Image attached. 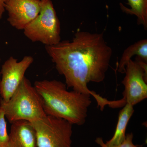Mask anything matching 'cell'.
Here are the masks:
<instances>
[{
	"instance_id": "obj_17",
	"label": "cell",
	"mask_w": 147,
	"mask_h": 147,
	"mask_svg": "<svg viewBox=\"0 0 147 147\" xmlns=\"http://www.w3.org/2000/svg\"></svg>"
},
{
	"instance_id": "obj_3",
	"label": "cell",
	"mask_w": 147,
	"mask_h": 147,
	"mask_svg": "<svg viewBox=\"0 0 147 147\" xmlns=\"http://www.w3.org/2000/svg\"><path fill=\"white\" fill-rule=\"evenodd\" d=\"M10 123L24 120L32 122L45 117L39 95L26 77L7 102L1 106Z\"/></svg>"
},
{
	"instance_id": "obj_14",
	"label": "cell",
	"mask_w": 147,
	"mask_h": 147,
	"mask_svg": "<svg viewBox=\"0 0 147 147\" xmlns=\"http://www.w3.org/2000/svg\"><path fill=\"white\" fill-rule=\"evenodd\" d=\"M133 133L132 132L126 134L124 140L121 144L117 146H108L105 144L101 137H98L95 140L96 144L101 147H143L142 146L134 145L133 142Z\"/></svg>"
},
{
	"instance_id": "obj_11",
	"label": "cell",
	"mask_w": 147,
	"mask_h": 147,
	"mask_svg": "<svg viewBox=\"0 0 147 147\" xmlns=\"http://www.w3.org/2000/svg\"><path fill=\"white\" fill-rule=\"evenodd\" d=\"M137 56L147 62V40H141L127 48L122 55L118 66V71L124 74L127 63L133 56Z\"/></svg>"
},
{
	"instance_id": "obj_6",
	"label": "cell",
	"mask_w": 147,
	"mask_h": 147,
	"mask_svg": "<svg viewBox=\"0 0 147 147\" xmlns=\"http://www.w3.org/2000/svg\"><path fill=\"white\" fill-rule=\"evenodd\" d=\"M31 123L36 134L37 147H71L73 125L68 121L46 115Z\"/></svg>"
},
{
	"instance_id": "obj_2",
	"label": "cell",
	"mask_w": 147,
	"mask_h": 147,
	"mask_svg": "<svg viewBox=\"0 0 147 147\" xmlns=\"http://www.w3.org/2000/svg\"><path fill=\"white\" fill-rule=\"evenodd\" d=\"M34 87L47 115L63 119L72 125L85 123L92 103L90 94L69 91L66 84L56 80L37 81Z\"/></svg>"
},
{
	"instance_id": "obj_9",
	"label": "cell",
	"mask_w": 147,
	"mask_h": 147,
	"mask_svg": "<svg viewBox=\"0 0 147 147\" xmlns=\"http://www.w3.org/2000/svg\"><path fill=\"white\" fill-rule=\"evenodd\" d=\"M11 124L7 147H37L36 134L31 123L21 120Z\"/></svg>"
},
{
	"instance_id": "obj_8",
	"label": "cell",
	"mask_w": 147,
	"mask_h": 147,
	"mask_svg": "<svg viewBox=\"0 0 147 147\" xmlns=\"http://www.w3.org/2000/svg\"><path fill=\"white\" fill-rule=\"evenodd\" d=\"M41 0H6L7 21L17 30H24L39 14Z\"/></svg>"
},
{
	"instance_id": "obj_1",
	"label": "cell",
	"mask_w": 147,
	"mask_h": 147,
	"mask_svg": "<svg viewBox=\"0 0 147 147\" xmlns=\"http://www.w3.org/2000/svg\"><path fill=\"white\" fill-rule=\"evenodd\" d=\"M45 48L58 72L64 76L67 86L93 96L100 110H104L109 100L88 87L90 82H103L110 65L113 50L102 33L79 31L71 41Z\"/></svg>"
},
{
	"instance_id": "obj_12",
	"label": "cell",
	"mask_w": 147,
	"mask_h": 147,
	"mask_svg": "<svg viewBox=\"0 0 147 147\" xmlns=\"http://www.w3.org/2000/svg\"><path fill=\"white\" fill-rule=\"evenodd\" d=\"M131 8L125 7L120 4L123 12L137 16V24L142 25L145 30L147 29V0H127Z\"/></svg>"
},
{
	"instance_id": "obj_13",
	"label": "cell",
	"mask_w": 147,
	"mask_h": 147,
	"mask_svg": "<svg viewBox=\"0 0 147 147\" xmlns=\"http://www.w3.org/2000/svg\"><path fill=\"white\" fill-rule=\"evenodd\" d=\"M4 112L1 107L0 108V147H6L8 144L9 134Z\"/></svg>"
},
{
	"instance_id": "obj_10",
	"label": "cell",
	"mask_w": 147,
	"mask_h": 147,
	"mask_svg": "<svg viewBox=\"0 0 147 147\" xmlns=\"http://www.w3.org/2000/svg\"><path fill=\"white\" fill-rule=\"evenodd\" d=\"M133 107L132 105L127 104L120 111L115 131L113 137L107 141L105 144L108 146H117L124 140L127 124L134 113Z\"/></svg>"
},
{
	"instance_id": "obj_15",
	"label": "cell",
	"mask_w": 147,
	"mask_h": 147,
	"mask_svg": "<svg viewBox=\"0 0 147 147\" xmlns=\"http://www.w3.org/2000/svg\"><path fill=\"white\" fill-rule=\"evenodd\" d=\"M6 0H0V18L2 17L3 14L5 12L4 5Z\"/></svg>"
},
{
	"instance_id": "obj_16",
	"label": "cell",
	"mask_w": 147,
	"mask_h": 147,
	"mask_svg": "<svg viewBox=\"0 0 147 147\" xmlns=\"http://www.w3.org/2000/svg\"><path fill=\"white\" fill-rule=\"evenodd\" d=\"M0 63H1V60H0ZM1 65H0V82H1ZM2 98L1 96V92H0V108L1 106L2 102Z\"/></svg>"
},
{
	"instance_id": "obj_5",
	"label": "cell",
	"mask_w": 147,
	"mask_h": 147,
	"mask_svg": "<svg viewBox=\"0 0 147 147\" xmlns=\"http://www.w3.org/2000/svg\"><path fill=\"white\" fill-rule=\"evenodd\" d=\"M125 73L122 81L125 87L123 97L110 101V108H121L127 104L134 106L147 98V62L137 56L135 61L130 59L127 63Z\"/></svg>"
},
{
	"instance_id": "obj_7",
	"label": "cell",
	"mask_w": 147,
	"mask_h": 147,
	"mask_svg": "<svg viewBox=\"0 0 147 147\" xmlns=\"http://www.w3.org/2000/svg\"><path fill=\"white\" fill-rule=\"evenodd\" d=\"M34 61V58L26 56L20 61L10 57L1 68L0 92L2 101L7 102L24 79L27 69Z\"/></svg>"
},
{
	"instance_id": "obj_4",
	"label": "cell",
	"mask_w": 147,
	"mask_h": 147,
	"mask_svg": "<svg viewBox=\"0 0 147 147\" xmlns=\"http://www.w3.org/2000/svg\"><path fill=\"white\" fill-rule=\"evenodd\" d=\"M32 42L52 46L60 42L61 24L51 0H41L39 14L24 30Z\"/></svg>"
}]
</instances>
